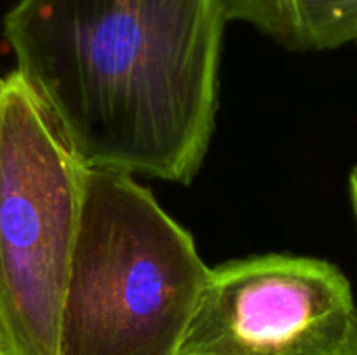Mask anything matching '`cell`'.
Here are the masks:
<instances>
[{"label":"cell","instance_id":"obj_3","mask_svg":"<svg viewBox=\"0 0 357 355\" xmlns=\"http://www.w3.org/2000/svg\"><path fill=\"white\" fill-rule=\"evenodd\" d=\"M84 169L23 75H0L2 355H59Z\"/></svg>","mask_w":357,"mask_h":355},{"label":"cell","instance_id":"obj_2","mask_svg":"<svg viewBox=\"0 0 357 355\" xmlns=\"http://www.w3.org/2000/svg\"><path fill=\"white\" fill-rule=\"evenodd\" d=\"M209 270L134 176L86 167L59 355H180Z\"/></svg>","mask_w":357,"mask_h":355},{"label":"cell","instance_id":"obj_6","mask_svg":"<svg viewBox=\"0 0 357 355\" xmlns=\"http://www.w3.org/2000/svg\"><path fill=\"white\" fill-rule=\"evenodd\" d=\"M349 199H351V209H354V216H356L357 222V165L351 169L349 174ZM345 355H357V322H356V331H354V339L347 347Z\"/></svg>","mask_w":357,"mask_h":355},{"label":"cell","instance_id":"obj_5","mask_svg":"<svg viewBox=\"0 0 357 355\" xmlns=\"http://www.w3.org/2000/svg\"><path fill=\"white\" fill-rule=\"evenodd\" d=\"M228 21H241L295 52L357 44V0H224Z\"/></svg>","mask_w":357,"mask_h":355},{"label":"cell","instance_id":"obj_7","mask_svg":"<svg viewBox=\"0 0 357 355\" xmlns=\"http://www.w3.org/2000/svg\"><path fill=\"white\" fill-rule=\"evenodd\" d=\"M0 355H2V343H0Z\"/></svg>","mask_w":357,"mask_h":355},{"label":"cell","instance_id":"obj_4","mask_svg":"<svg viewBox=\"0 0 357 355\" xmlns=\"http://www.w3.org/2000/svg\"><path fill=\"white\" fill-rule=\"evenodd\" d=\"M356 322L335 264L257 255L209 270L180 355H345Z\"/></svg>","mask_w":357,"mask_h":355},{"label":"cell","instance_id":"obj_1","mask_svg":"<svg viewBox=\"0 0 357 355\" xmlns=\"http://www.w3.org/2000/svg\"><path fill=\"white\" fill-rule=\"evenodd\" d=\"M224 0H17L2 36L84 167L188 184L211 142Z\"/></svg>","mask_w":357,"mask_h":355}]
</instances>
